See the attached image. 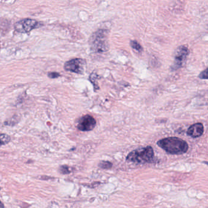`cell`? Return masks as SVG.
Segmentation results:
<instances>
[{"mask_svg": "<svg viewBox=\"0 0 208 208\" xmlns=\"http://www.w3.org/2000/svg\"><path fill=\"white\" fill-rule=\"evenodd\" d=\"M157 145L171 154H181L189 149L188 143L178 137H170L162 139L157 142Z\"/></svg>", "mask_w": 208, "mask_h": 208, "instance_id": "obj_1", "label": "cell"}, {"mask_svg": "<svg viewBox=\"0 0 208 208\" xmlns=\"http://www.w3.org/2000/svg\"><path fill=\"white\" fill-rule=\"evenodd\" d=\"M91 49L96 53L103 54L108 50V33L106 30L99 29L90 39Z\"/></svg>", "mask_w": 208, "mask_h": 208, "instance_id": "obj_2", "label": "cell"}, {"mask_svg": "<svg viewBox=\"0 0 208 208\" xmlns=\"http://www.w3.org/2000/svg\"><path fill=\"white\" fill-rule=\"evenodd\" d=\"M154 151L150 146L133 150L128 154L126 160L135 164L150 162L154 157Z\"/></svg>", "mask_w": 208, "mask_h": 208, "instance_id": "obj_3", "label": "cell"}, {"mask_svg": "<svg viewBox=\"0 0 208 208\" xmlns=\"http://www.w3.org/2000/svg\"><path fill=\"white\" fill-rule=\"evenodd\" d=\"M40 23L33 19H23L17 21L15 25V30L20 33H26L33 29L38 28Z\"/></svg>", "mask_w": 208, "mask_h": 208, "instance_id": "obj_4", "label": "cell"}, {"mask_svg": "<svg viewBox=\"0 0 208 208\" xmlns=\"http://www.w3.org/2000/svg\"><path fill=\"white\" fill-rule=\"evenodd\" d=\"M189 55V49L185 46H181L177 48L175 53V59L171 69L173 70L180 69L184 64Z\"/></svg>", "mask_w": 208, "mask_h": 208, "instance_id": "obj_5", "label": "cell"}, {"mask_svg": "<svg viewBox=\"0 0 208 208\" xmlns=\"http://www.w3.org/2000/svg\"><path fill=\"white\" fill-rule=\"evenodd\" d=\"M86 61L80 58H76L65 62L64 69L66 71L77 74H82L84 72Z\"/></svg>", "mask_w": 208, "mask_h": 208, "instance_id": "obj_6", "label": "cell"}, {"mask_svg": "<svg viewBox=\"0 0 208 208\" xmlns=\"http://www.w3.org/2000/svg\"><path fill=\"white\" fill-rule=\"evenodd\" d=\"M96 124V120L92 116L86 115L79 120L77 128L81 131H89L94 129Z\"/></svg>", "mask_w": 208, "mask_h": 208, "instance_id": "obj_7", "label": "cell"}, {"mask_svg": "<svg viewBox=\"0 0 208 208\" xmlns=\"http://www.w3.org/2000/svg\"><path fill=\"white\" fill-rule=\"evenodd\" d=\"M204 132V126L201 123H197L191 125L188 130V135L193 137H198L202 135Z\"/></svg>", "mask_w": 208, "mask_h": 208, "instance_id": "obj_8", "label": "cell"}, {"mask_svg": "<svg viewBox=\"0 0 208 208\" xmlns=\"http://www.w3.org/2000/svg\"><path fill=\"white\" fill-rule=\"evenodd\" d=\"M11 141V137L6 134H0V147L8 144Z\"/></svg>", "mask_w": 208, "mask_h": 208, "instance_id": "obj_9", "label": "cell"}, {"mask_svg": "<svg viewBox=\"0 0 208 208\" xmlns=\"http://www.w3.org/2000/svg\"><path fill=\"white\" fill-rule=\"evenodd\" d=\"M59 171H60V173L66 175V174H69V173H70L72 172V168L70 167L69 166H66V165H64V166H62L60 167Z\"/></svg>", "mask_w": 208, "mask_h": 208, "instance_id": "obj_10", "label": "cell"}, {"mask_svg": "<svg viewBox=\"0 0 208 208\" xmlns=\"http://www.w3.org/2000/svg\"><path fill=\"white\" fill-rule=\"evenodd\" d=\"M130 45L133 49L139 52H141L142 51V47L141 45L135 40H131L130 42Z\"/></svg>", "mask_w": 208, "mask_h": 208, "instance_id": "obj_11", "label": "cell"}, {"mask_svg": "<svg viewBox=\"0 0 208 208\" xmlns=\"http://www.w3.org/2000/svg\"><path fill=\"white\" fill-rule=\"evenodd\" d=\"M99 167L103 169H108L112 167L113 164L112 163L108 162V161H101L99 164Z\"/></svg>", "mask_w": 208, "mask_h": 208, "instance_id": "obj_12", "label": "cell"}, {"mask_svg": "<svg viewBox=\"0 0 208 208\" xmlns=\"http://www.w3.org/2000/svg\"><path fill=\"white\" fill-rule=\"evenodd\" d=\"M208 69H205L199 75V77L201 79H208Z\"/></svg>", "mask_w": 208, "mask_h": 208, "instance_id": "obj_13", "label": "cell"}, {"mask_svg": "<svg viewBox=\"0 0 208 208\" xmlns=\"http://www.w3.org/2000/svg\"><path fill=\"white\" fill-rule=\"evenodd\" d=\"M60 76V75L59 73H57V72H50V73H48V76L50 77V78H57L58 77H59Z\"/></svg>", "mask_w": 208, "mask_h": 208, "instance_id": "obj_14", "label": "cell"}, {"mask_svg": "<svg viewBox=\"0 0 208 208\" xmlns=\"http://www.w3.org/2000/svg\"><path fill=\"white\" fill-rule=\"evenodd\" d=\"M4 205H3L2 203L0 201V208H4Z\"/></svg>", "mask_w": 208, "mask_h": 208, "instance_id": "obj_15", "label": "cell"}]
</instances>
